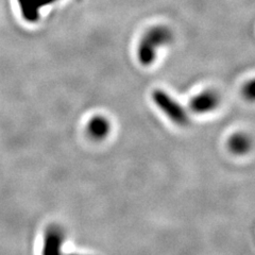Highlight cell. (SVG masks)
I'll use <instances>...</instances> for the list:
<instances>
[{
    "label": "cell",
    "instance_id": "ba28073f",
    "mask_svg": "<svg viewBox=\"0 0 255 255\" xmlns=\"http://www.w3.org/2000/svg\"><path fill=\"white\" fill-rule=\"evenodd\" d=\"M244 94L247 96V98L253 99V97H254V85H253V81H250L248 84H247V85L245 86Z\"/></svg>",
    "mask_w": 255,
    "mask_h": 255
},
{
    "label": "cell",
    "instance_id": "52a82bcc",
    "mask_svg": "<svg viewBox=\"0 0 255 255\" xmlns=\"http://www.w3.org/2000/svg\"><path fill=\"white\" fill-rule=\"evenodd\" d=\"M249 142L244 135H236L230 141V147L236 153H243L248 149Z\"/></svg>",
    "mask_w": 255,
    "mask_h": 255
},
{
    "label": "cell",
    "instance_id": "3957f363",
    "mask_svg": "<svg viewBox=\"0 0 255 255\" xmlns=\"http://www.w3.org/2000/svg\"><path fill=\"white\" fill-rule=\"evenodd\" d=\"M63 243V233L57 227H51L46 231L43 255H63L61 247Z\"/></svg>",
    "mask_w": 255,
    "mask_h": 255
},
{
    "label": "cell",
    "instance_id": "8992f818",
    "mask_svg": "<svg viewBox=\"0 0 255 255\" xmlns=\"http://www.w3.org/2000/svg\"><path fill=\"white\" fill-rule=\"evenodd\" d=\"M57 0H25L22 6L26 7L23 9L26 11V17L30 20H36L38 18V9L41 6L50 4Z\"/></svg>",
    "mask_w": 255,
    "mask_h": 255
},
{
    "label": "cell",
    "instance_id": "7a4b0ae2",
    "mask_svg": "<svg viewBox=\"0 0 255 255\" xmlns=\"http://www.w3.org/2000/svg\"><path fill=\"white\" fill-rule=\"evenodd\" d=\"M152 99L156 107L174 124L179 126H187L189 124V117L186 111L166 92L162 90L154 91L152 93Z\"/></svg>",
    "mask_w": 255,
    "mask_h": 255
},
{
    "label": "cell",
    "instance_id": "5b68a950",
    "mask_svg": "<svg viewBox=\"0 0 255 255\" xmlns=\"http://www.w3.org/2000/svg\"><path fill=\"white\" fill-rule=\"evenodd\" d=\"M110 131V125L106 118L95 117L89 125V133L95 139L105 138Z\"/></svg>",
    "mask_w": 255,
    "mask_h": 255
},
{
    "label": "cell",
    "instance_id": "6da1fadb",
    "mask_svg": "<svg viewBox=\"0 0 255 255\" xmlns=\"http://www.w3.org/2000/svg\"><path fill=\"white\" fill-rule=\"evenodd\" d=\"M172 31L166 26H154L148 29L141 36L138 48L137 58L143 66H149L155 61L157 49L172 42Z\"/></svg>",
    "mask_w": 255,
    "mask_h": 255
},
{
    "label": "cell",
    "instance_id": "277c9868",
    "mask_svg": "<svg viewBox=\"0 0 255 255\" xmlns=\"http://www.w3.org/2000/svg\"><path fill=\"white\" fill-rule=\"evenodd\" d=\"M218 96L213 92H204L198 95L190 102V108L197 113H205L215 109L218 105Z\"/></svg>",
    "mask_w": 255,
    "mask_h": 255
},
{
    "label": "cell",
    "instance_id": "9c48e42d",
    "mask_svg": "<svg viewBox=\"0 0 255 255\" xmlns=\"http://www.w3.org/2000/svg\"><path fill=\"white\" fill-rule=\"evenodd\" d=\"M66 255H81V254H66Z\"/></svg>",
    "mask_w": 255,
    "mask_h": 255
}]
</instances>
